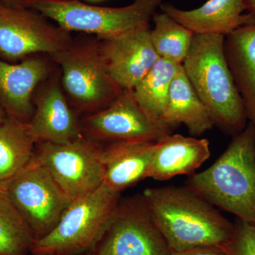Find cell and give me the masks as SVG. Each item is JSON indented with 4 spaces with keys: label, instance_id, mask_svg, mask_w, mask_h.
Returning a JSON list of instances; mask_svg holds the SVG:
<instances>
[{
    "label": "cell",
    "instance_id": "obj_3",
    "mask_svg": "<svg viewBox=\"0 0 255 255\" xmlns=\"http://www.w3.org/2000/svg\"><path fill=\"white\" fill-rule=\"evenodd\" d=\"M224 40L219 35H194L182 67L214 126L233 137L246 128L248 119L226 61Z\"/></svg>",
    "mask_w": 255,
    "mask_h": 255
},
{
    "label": "cell",
    "instance_id": "obj_16",
    "mask_svg": "<svg viewBox=\"0 0 255 255\" xmlns=\"http://www.w3.org/2000/svg\"><path fill=\"white\" fill-rule=\"evenodd\" d=\"M211 156L209 140L180 134H168L154 145L148 178L164 181L191 175Z\"/></svg>",
    "mask_w": 255,
    "mask_h": 255
},
{
    "label": "cell",
    "instance_id": "obj_28",
    "mask_svg": "<svg viewBox=\"0 0 255 255\" xmlns=\"http://www.w3.org/2000/svg\"><path fill=\"white\" fill-rule=\"evenodd\" d=\"M7 117L8 116L6 115L4 109H3L2 107L0 105V124L3 123Z\"/></svg>",
    "mask_w": 255,
    "mask_h": 255
},
{
    "label": "cell",
    "instance_id": "obj_5",
    "mask_svg": "<svg viewBox=\"0 0 255 255\" xmlns=\"http://www.w3.org/2000/svg\"><path fill=\"white\" fill-rule=\"evenodd\" d=\"M162 0H133L122 7L94 6L79 0H27L25 7L38 11L68 32L105 39L148 27Z\"/></svg>",
    "mask_w": 255,
    "mask_h": 255
},
{
    "label": "cell",
    "instance_id": "obj_11",
    "mask_svg": "<svg viewBox=\"0 0 255 255\" xmlns=\"http://www.w3.org/2000/svg\"><path fill=\"white\" fill-rule=\"evenodd\" d=\"M82 127L83 132L97 142H157L173 131L145 113L132 90H123L106 108L87 116Z\"/></svg>",
    "mask_w": 255,
    "mask_h": 255
},
{
    "label": "cell",
    "instance_id": "obj_23",
    "mask_svg": "<svg viewBox=\"0 0 255 255\" xmlns=\"http://www.w3.org/2000/svg\"><path fill=\"white\" fill-rule=\"evenodd\" d=\"M35 241L23 216L0 189V255H28Z\"/></svg>",
    "mask_w": 255,
    "mask_h": 255
},
{
    "label": "cell",
    "instance_id": "obj_2",
    "mask_svg": "<svg viewBox=\"0 0 255 255\" xmlns=\"http://www.w3.org/2000/svg\"><path fill=\"white\" fill-rule=\"evenodd\" d=\"M186 187L211 205L255 226V127L250 122L205 170Z\"/></svg>",
    "mask_w": 255,
    "mask_h": 255
},
{
    "label": "cell",
    "instance_id": "obj_9",
    "mask_svg": "<svg viewBox=\"0 0 255 255\" xmlns=\"http://www.w3.org/2000/svg\"><path fill=\"white\" fill-rule=\"evenodd\" d=\"M4 190L29 226L36 241L53 231L73 201L33 159Z\"/></svg>",
    "mask_w": 255,
    "mask_h": 255
},
{
    "label": "cell",
    "instance_id": "obj_15",
    "mask_svg": "<svg viewBox=\"0 0 255 255\" xmlns=\"http://www.w3.org/2000/svg\"><path fill=\"white\" fill-rule=\"evenodd\" d=\"M160 9L194 35L226 37L241 26L255 23V15L243 14L246 7L243 0H207L199 7L191 10L162 3Z\"/></svg>",
    "mask_w": 255,
    "mask_h": 255
},
{
    "label": "cell",
    "instance_id": "obj_7",
    "mask_svg": "<svg viewBox=\"0 0 255 255\" xmlns=\"http://www.w3.org/2000/svg\"><path fill=\"white\" fill-rule=\"evenodd\" d=\"M100 147L85 135L68 143L37 142L33 160L46 169L73 200L96 190L105 182Z\"/></svg>",
    "mask_w": 255,
    "mask_h": 255
},
{
    "label": "cell",
    "instance_id": "obj_25",
    "mask_svg": "<svg viewBox=\"0 0 255 255\" xmlns=\"http://www.w3.org/2000/svg\"><path fill=\"white\" fill-rule=\"evenodd\" d=\"M169 255H228L221 246H201L181 251H170Z\"/></svg>",
    "mask_w": 255,
    "mask_h": 255
},
{
    "label": "cell",
    "instance_id": "obj_19",
    "mask_svg": "<svg viewBox=\"0 0 255 255\" xmlns=\"http://www.w3.org/2000/svg\"><path fill=\"white\" fill-rule=\"evenodd\" d=\"M162 121L173 130L183 124L190 135L196 137L214 127L207 109L193 88L182 65L171 83Z\"/></svg>",
    "mask_w": 255,
    "mask_h": 255
},
{
    "label": "cell",
    "instance_id": "obj_20",
    "mask_svg": "<svg viewBox=\"0 0 255 255\" xmlns=\"http://www.w3.org/2000/svg\"><path fill=\"white\" fill-rule=\"evenodd\" d=\"M36 144L28 124L9 117L0 124V189H4L30 163Z\"/></svg>",
    "mask_w": 255,
    "mask_h": 255
},
{
    "label": "cell",
    "instance_id": "obj_13",
    "mask_svg": "<svg viewBox=\"0 0 255 255\" xmlns=\"http://www.w3.org/2000/svg\"><path fill=\"white\" fill-rule=\"evenodd\" d=\"M63 90L54 79L47 82L33 99L34 112L28 127L36 143H68L85 135Z\"/></svg>",
    "mask_w": 255,
    "mask_h": 255
},
{
    "label": "cell",
    "instance_id": "obj_6",
    "mask_svg": "<svg viewBox=\"0 0 255 255\" xmlns=\"http://www.w3.org/2000/svg\"><path fill=\"white\" fill-rule=\"evenodd\" d=\"M61 68V82L78 110L98 112L123 90L111 79L101 55L99 41L71 44L52 57Z\"/></svg>",
    "mask_w": 255,
    "mask_h": 255
},
{
    "label": "cell",
    "instance_id": "obj_10",
    "mask_svg": "<svg viewBox=\"0 0 255 255\" xmlns=\"http://www.w3.org/2000/svg\"><path fill=\"white\" fill-rule=\"evenodd\" d=\"M96 255H169L168 245L142 195L121 199Z\"/></svg>",
    "mask_w": 255,
    "mask_h": 255
},
{
    "label": "cell",
    "instance_id": "obj_8",
    "mask_svg": "<svg viewBox=\"0 0 255 255\" xmlns=\"http://www.w3.org/2000/svg\"><path fill=\"white\" fill-rule=\"evenodd\" d=\"M27 7L0 3V58L11 63L41 54L53 57L72 43L70 32Z\"/></svg>",
    "mask_w": 255,
    "mask_h": 255
},
{
    "label": "cell",
    "instance_id": "obj_27",
    "mask_svg": "<svg viewBox=\"0 0 255 255\" xmlns=\"http://www.w3.org/2000/svg\"><path fill=\"white\" fill-rule=\"evenodd\" d=\"M246 11L255 16V0H243Z\"/></svg>",
    "mask_w": 255,
    "mask_h": 255
},
{
    "label": "cell",
    "instance_id": "obj_18",
    "mask_svg": "<svg viewBox=\"0 0 255 255\" xmlns=\"http://www.w3.org/2000/svg\"><path fill=\"white\" fill-rule=\"evenodd\" d=\"M224 53L247 117L255 127V23L225 37Z\"/></svg>",
    "mask_w": 255,
    "mask_h": 255
},
{
    "label": "cell",
    "instance_id": "obj_14",
    "mask_svg": "<svg viewBox=\"0 0 255 255\" xmlns=\"http://www.w3.org/2000/svg\"><path fill=\"white\" fill-rule=\"evenodd\" d=\"M48 60L38 56L11 63L0 58V105L6 115L28 124L34 112L33 94L49 76Z\"/></svg>",
    "mask_w": 255,
    "mask_h": 255
},
{
    "label": "cell",
    "instance_id": "obj_29",
    "mask_svg": "<svg viewBox=\"0 0 255 255\" xmlns=\"http://www.w3.org/2000/svg\"><path fill=\"white\" fill-rule=\"evenodd\" d=\"M77 255H96L94 252H90V253H83V254Z\"/></svg>",
    "mask_w": 255,
    "mask_h": 255
},
{
    "label": "cell",
    "instance_id": "obj_30",
    "mask_svg": "<svg viewBox=\"0 0 255 255\" xmlns=\"http://www.w3.org/2000/svg\"><path fill=\"white\" fill-rule=\"evenodd\" d=\"M90 2H100V1H104V0H86Z\"/></svg>",
    "mask_w": 255,
    "mask_h": 255
},
{
    "label": "cell",
    "instance_id": "obj_12",
    "mask_svg": "<svg viewBox=\"0 0 255 255\" xmlns=\"http://www.w3.org/2000/svg\"><path fill=\"white\" fill-rule=\"evenodd\" d=\"M150 26L99 40L111 79L122 90H133L159 59L150 39Z\"/></svg>",
    "mask_w": 255,
    "mask_h": 255
},
{
    "label": "cell",
    "instance_id": "obj_31",
    "mask_svg": "<svg viewBox=\"0 0 255 255\" xmlns=\"http://www.w3.org/2000/svg\"></svg>",
    "mask_w": 255,
    "mask_h": 255
},
{
    "label": "cell",
    "instance_id": "obj_22",
    "mask_svg": "<svg viewBox=\"0 0 255 255\" xmlns=\"http://www.w3.org/2000/svg\"><path fill=\"white\" fill-rule=\"evenodd\" d=\"M152 20L150 39L157 54L182 65L190 51L194 33L164 12H156Z\"/></svg>",
    "mask_w": 255,
    "mask_h": 255
},
{
    "label": "cell",
    "instance_id": "obj_26",
    "mask_svg": "<svg viewBox=\"0 0 255 255\" xmlns=\"http://www.w3.org/2000/svg\"><path fill=\"white\" fill-rule=\"evenodd\" d=\"M27 0H0V3L9 7H25V4Z\"/></svg>",
    "mask_w": 255,
    "mask_h": 255
},
{
    "label": "cell",
    "instance_id": "obj_1",
    "mask_svg": "<svg viewBox=\"0 0 255 255\" xmlns=\"http://www.w3.org/2000/svg\"><path fill=\"white\" fill-rule=\"evenodd\" d=\"M142 196L170 251L223 247L232 237L234 223L186 186L148 188Z\"/></svg>",
    "mask_w": 255,
    "mask_h": 255
},
{
    "label": "cell",
    "instance_id": "obj_4",
    "mask_svg": "<svg viewBox=\"0 0 255 255\" xmlns=\"http://www.w3.org/2000/svg\"><path fill=\"white\" fill-rule=\"evenodd\" d=\"M120 199L121 193L105 182L96 190L73 199L53 231L35 241L31 254L77 255L95 252Z\"/></svg>",
    "mask_w": 255,
    "mask_h": 255
},
{
    "label": "cell",
    "instance_id": "obj_21",
    "mask_svg": "<svg viewBox=\"0 0 255 255\" xmlns=\"http://www.w3.org/2000/svg\"><path fill=\"white\" fill-rule=\"evenodd\" d=\"M181 66L159 58L132 90L138 105L152 119L162 121L171 83Z\"/></svg>",
    "mask_w": 255,
    "mask_h": 255
},
{
    "label": "cell",
    "instance_id": "obj_17",
    "mask_svg": "<svg viewBox=\"0 0 255 255\" xmlns=\"http://www.w3.org/2000/svg\"><path fill=\"white\" fill-rule=\"evenodd\" d=\"M155 142L112 141L101 145L105 184L121 193L148 178Z\"/></svg>",
    "mask_w": 255,
    "mask_h": 255
},
{
    "label": "cell",
    "instance_id": "obj_24",
    "mask_svg": "<svg viewBox=\"0 0 255 255\" xmlns=\"http://www.w3.org/2000/svg\"><path fill=\"white\" fill-rule=\"evenodd\" d=\"M223 248L228 255H255V226L236 219L232 237Z\"/></svg>",
    "mask_w": 255,
    "mask_h": 255
}]
</instances>
